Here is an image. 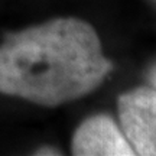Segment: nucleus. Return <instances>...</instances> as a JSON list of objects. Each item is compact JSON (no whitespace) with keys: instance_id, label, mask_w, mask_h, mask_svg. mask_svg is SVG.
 Returning a JSON list of instances; mask_svg holds the SVG:
<instances>
[{"instance_id":"f257e3e1","label":"nucleus","mask_w":156,"mask_h":156,"mask_svg":"<svg viewBox=\"0 0 156 156\" xmlns=\"http://www.w3.org/2000/svg\"><path fill=\"white\" fill-rule=\"evenodd\" d=\"M95 29L56 17L7 34L0 44V94L58 107L91 94L112 73Z\"/></svg>"},{"instance_id":"f03ea898","label":"nucleus","mask_w":156,"mask_h":156,"mask_svg":"<svg viewBox=\"0 0 156 156\" xmlns=\"http://www.w3.org/2000/svg\"><path fill=\"white\" fill-rule=\"evenodd\" d=\"M124 137L136 155H156V90L137 87L119 97Z\"/></svg>"},{"instance_id":"7ed1b4c3","label":"nucleus","mask_w":156,"mask_h":156,"mask_svg":"<svg viewBox=\"0 0 156 156\" xmlns=\"http://www.w3.org/2000/svg\"><path fill=\"white\" fill-rule=\"evenodd\" d=\"M77 156H132L136 155L124 134L110 116L95 114L77 127L71 142Z\"/></svg>"},{"instance_id":"20e7f679","label":"nucleus","mask_w":156,"mask_h":156,"mask_svg":"<svg viewBox=\"0 0 156 156\" xmlns=\"http://www.w3.org/2000/svg\"><path fill=\"white\" fill-rule=\"evenodd\" d=\"M62 152L59 151V149H56V147H54V146H41V147H38L36 151H35V155H61Z\"/></svg>"},{"instance_id":"39448f33","label":"nucleus","mask_w":156,"mask_h":156,"mask_svg":"<svg viewBox=\"0 0 156 156\" xmlns=\"http://www.w3.org/2000/svg\"><path fill=\"white\" fill-rule=\"evenodd\" d=\"M147 80H149V83L152 84V87L156 90V62L149 68V71H147Z\"/></svg>"}]
</instances>
